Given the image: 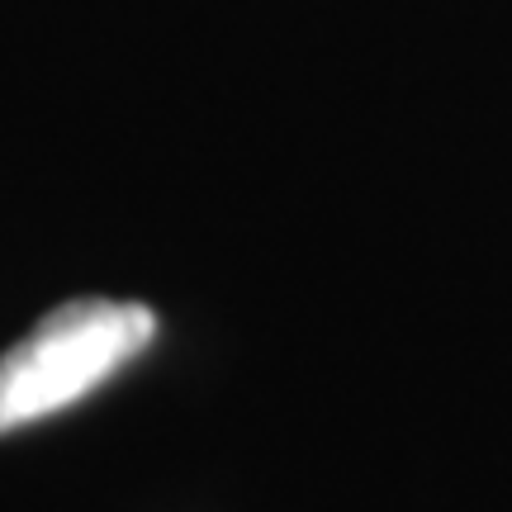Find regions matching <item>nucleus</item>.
<instances>
[{
    "mask_svg": "<svg viewBox=\"0 0 512 512\" xmlns=\"http://www.w3.org/2000/svg\"><path fill=\"white\" fill-rule=\"evenodd\" d=\"M157 313L138 299H72L0 356V437L95 394L152 347Z\"/></svg>",
    "mask_w": 512,
    "mask_h": 512,
    "instance_id": "f257e3e1",
    "label": "nucleus"
}]
</instances>
